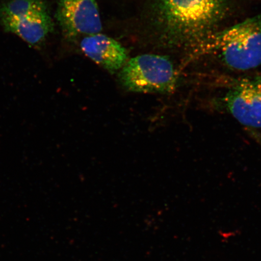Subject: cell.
<instances>
[{
	"mask_svg": "<svg viewBox=\"0 0 261 261\" xmlns=\"http://www.w3.org/2000/svg\"><path fill=\"white\" fill-rule=\"evenodd\" d=\"M55 16L68 40L74 41L102 30L96 0H58Z\"/></svg>",
	"mask_w": 261,
	"mask_h": 261,
	"instance_id": "obj_5",
	"label": "cell"
},
{
	"mask_svg": "<svg viewBox=\"0 0 261 261\" xmlns=\"http://www.w3.org/2000/svg\"><path fill=\"white\" fill-rule=\"evenodd\" d=\"M49 11L45 0H8L0 4V21L32 13Z\"/></svg>",
	"mask_w": 261,
	"mask_h": 261,
	"instance_id": "obj_8",
	"label": "cell"
},
{
	"mask_svg": "<svg viewBox=\"0 0 261 261\" xmlns=\"http://www.w3.org/2000/svg\"><path fill=\"white\" fill-rule=\"evenodd\" d=\"M119 80L130 92L166 94L174 91L177 74L167 57L144 54L126 62L119 71Z\"/></svg>",
	"mask_w": 261,
	"mask_h": 261,
	"instance_id": "obj_4",
	"label": "cell"
},
{
	"mask_svg": "<svg viewBox=\"0 0 261 261\" xmlns=\"http://www.w3.org/2000/svg\"><path fill=\"white\" fill-rule=\"evenodd\" d=\"M210 103L248 129H261V73L228 82L211 98Z\"/></svg>",
	"mask_w": 261,
	"mask_h": 261,
	"instance_id": "obj_3",
	"label": "cell"
},
{
	"mask_svg": "<svg viewBox=\"0 0 261 261\" xmlns=\"http://www.w3.org/2000/svg\"><path fill=\"white\" fill-rule=\"evenodd\" d=\"M196 57H212L228 69L245 72L261 66V12L208 36L193 49Z\"/></svg>",
	"mask_w": 261,
	"mask_h": 261,
	"instance_id": "obj_2",
	"label": "cell"
},
{
	"mask_svg": "<svg viewBox=\"0 0 261 261\" xmlns=\"http://www.w3.org/2000/svg\"><path fill=\"white\" fill-rule=\"evenodd\" d=\"M80 47L87 57L110 73L121 70L128 61L125 48L101 33L84 37L80 41Z\"/></svg>",
	"mask_w": 261,
	"mask_h": 261,
	"instance_id": "obj_6",
	"label": "cell"
},
{
	"mask_svg": "<svg viewBox=\"0 0 261 261\" xmlns=\"http://www.w3.org/2000/svg\"><path fill=\"white\" fill-rule=\"evenodd\" d=\"M249 130H250L251 135L253 136V137H254L257 141L259 142L261 144V135L256 132H254L253 130L249 129Z\"/></svg>",
	"mask_w": 261,
	"mask_h": 261,
	"instance_id": "obj_9",
	"label": "cell"
},
{
	"mask_svg": "<svg viewBox=\"0 0 261 261\" xmlns=\"http://www.w3.org/2000/svg\"><path fill=\"white\" fill-rule=\"evenodd\" d=\"M0 24L6 32L17 35L35 48L42 47L54 30V22L50 11L25 14L0 21Z\"/></svg>",
	"mask_w": 261,
	"mask_h": 261,
	"instance_id": "obj_7",
	"label": "cell"
},
{
	"mask_svg": "<svg viewBox=\"0 0 261 261\" xmlns=\"http://www.w3.org/2000/svg\"><path fill=\"white\" fill-rule=\"evenodd\" d=\"M237 0H155L153 25L160 40L192 50L232 15Z\"/></svg>",
	"mask_w": 261,
	"mask_h": 261,
	"instance_id": "obj_1",
	"label": "cell"
}]
</instances>
